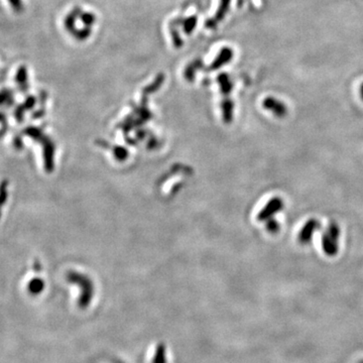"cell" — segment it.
I'll list each match as a JSON object with an SVG mask.
<instances>
[{"mask_svg": "<svg viewBox=\"0 0 363 363\" xmlns=\"http://www.w3.org/2000/svg\"><path fill=\"white\" fill-rule=\"evenodd\" d=\"M68 280L71 283L78 284L81 289V295L79 298V307L81 309L88 308L91 304V301L94 295V285L89 278H87L84 274L72 272L68 275Z\"/></svg>", "mask_w": 363, "mask_h": 363, "instance_id": "1", "label": "cell"}, {"mask_svg": "<svg viewBox=\"0 0 363 363\" xmlns=\"http://www.w3.org/2000/svg\"><path fill=\"white\" fill-rule=\"evenodd\" d=\"M321 228V224L317 219L312 218L308 220L298 236V240L301 244H308L311 242L313 235Z\"/></svg>", "mask_w": 363, "mask_h": 363, "instance_id": "2", "label": "cell"}, {"mask_svg": "<svg viewBox=\"0 0 363 363\" xmlns=\"http://www.w3.org/2000/svg\"><path fill=\"white\" fill-rule=\"evenodd\" d=\"M283 208H284L283 200L281 198H278V197L272 198L271 200H269V202L265 206V208L262 209L261 212L259 213L258 219L260 221L271 219V217L277 214V213H279Z\"/></svg>", "mask_w": 363, "mask_h": 363, "instance_id": "3", "label": "cell"}, {"mask_svg": "<svg viewBox=\"0 0 363 363\" xmlns=\"http://www.w3.org/2000/svg\"><path fill=\"white\" fill-rule=\"evenodd\" d=\"M264 107L269 111L272 112V114L275 115L277 117H284L287 114V108L285 104L280 100L272 98V97H268L265 99L264 101Z\"/></svg>", "mask_w": 363, "mask_h": 363, "instance_id": "4", "label": "cell"}, {"mask_svg": "<svg viewBox=\"0 0 363 363\" xmlns=\"http://www.w3.org/2000/svg\"><path fill=\"white\" fill-rule=\"evenodd\" d=\"M322 248L324 253L328 256H334L338 253L339 246H338V241L334 240L332 237L325 231L322 235Z\"/></svg>", "mask_w": 363, "mask_h": 363, "instance_id": "5", "label": "cell"}, {"mask_svg": "<svg viewBox=\"0 0 363 363\" xmlns=\"http://www.w3.org/2000/svg\"><path fill=\"white\" fill-rule=\"evenodd\" d=\"M152 363H168L167 347L164 343H158L152 360Z\"/></svg>", "mask_w": 363, "mask_h": 363, "instance_id": "6", "label": "cell"}, {"mask_svg": "<svg viewBox=\"0 0 363 363\" xmlns=\"http://www.w3.org/2000/svg\"><path fill=\"white\" fill-rule=\"evenodd\" d=\"M326 232L336 241H339L340 238V227L335 222H331L326 230Z\"/></svg>", "mask_w": 363, "mask_h": 363, "instance_id": "7", "label": "cell"}, {"mask_svg": "<svg viewBox=\"0 0 363 363\" xmlns=\"http://www.w3.org/2000/svg\"><path fill=\"white\" fill-rule=\"evenodd\" d=\"M30 292L33 295L40 294L44 289V282L42 280H34L30 284Z\"/></svg>", "mask_w": 363, "mask_h": 363, "instance_id": "8", "label": "cell"}, {"mask_svg": "<svg viewBox=\"0 0 363 363\" xmlns=\"http://www.w3.org/2000/svg\"><path fill=\"white\" fill-rule=\"evenodd\" d=\"M267 228H268V230L269 232H271V233H275V232H278V231H279V229H280V225H279V223H278L277 221H275L274 219L271 218V219H268Z\"/></svg>", "mask_w": 363, "mask_h": 363, "instance_id": "9", "label": "cell"}, {"mask_svg": "<svg viewBox=\"0 0 363 363\" xmlns=\"http://www.w3.org/2000/svg\"><path fill=\"white\" fill-rule=\"evenodd\" d=\"M359 93H360V97L361 99L363 100V83L360 85V89H359Z\"/></svg>", "mask_w": 363, "mask_h": 363, "instance_id": "10", "label": "cell"}]
</instances>
